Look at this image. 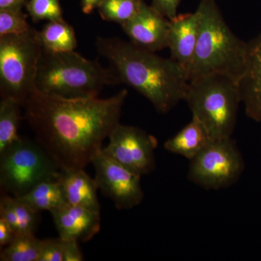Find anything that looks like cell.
I'll return each mask as SVG.
<instances>
[{"label": "cell", "mask_w": 261, "mask_h": 261, "mask_svg": "<svg viewBox=\"0 0 261 261\" xmlns=\"http://www.w3.org/2000/svg\"><path fill=\"white\" fill-rule=\"evenodd\" d=\"M127 96L123 89L106 99H66L34 90L23 104V117L61 171L84 168L120 123Z\"/></svg>", "instance_id": "obj_1"}, {"label": "cell", "mask_w": 261, "mask_h": 261, "mask_svg": "<svg viewBox=\"0 0 261 261\" xmlns=\"http://www.w3.org/2000/svg\"><path fill=\"white\" fill-rule=\"evenodd\" d=\"M96 47L121 83L147 98L158 112L167 113L185 100L188 74L172 58H161L116 37H98Z\"/></svg>", "instance_id": "obj_2"}, {"label": "cell", "mask_w": 261, "mask_h": 261, "mask_svg": "<svg viewBox=\"0 0 261 261\" xmlns=\"http://www.w3.org/2000/svg\"><path fill=\"white\" fill-rule=\"evenodd\" d=\"M198 39L189 82L211 74L228 75L238 82L246 65L247 42L228 27L215 0H200Z\"/></svg>", "instance_id": "obj_3"}, {"label": "cell", "mask_w": 261, "mask_h": 261, "mask_svg": "<svg viewBox=\"0 0 261 261\" xmlns=\"http://www.w3.org/2000/svg\"><path fill=\"white\" fill-rule=\"evenodd\" d=\"M121 84L113 68H106L74 51L53 53L42 49L35 90L66 99L97 97L105 87Z\"/></svg>", "instance_id": "obj_4"}, {"label": "cell", "mask_w": 261, "mask_h": 261, "mask_svg": "<svg viewBox=\"0 0 261 261\" xmlns=\"http://www.w3.org/2000/svg\"><path fill=\"white\" fill-rule=\"evenodd\" d=\"M184 101L211 140L231 137L242 103L238 80L226 75L211 74L190 81Z\"/></svg>", "instance_id": "obj_5"}, {"label": "cell", "mask_w": 261, "mask_h": 261, "mask_svg": "<svg viewBox=\"0 0 261 261\" xmlns=\"http://www.w3.org/2000/svg\"><path fill=\"white\" fill-rule=\"evenodd\" d=\"M42 46L39 32L32 28L18 35L0 37V93L21 105L35 90Z\"/></svg>", "instance_id": "obj_6"}, {"label": "cell", "mask_w": 261, "mask_h": 261, "mask_svg": "<svg viewBox=\"0 0 261 261\" xmlns=\"http://www.w3.org/2000/svg\"><path fill=\"white\" fill-rule=\"evenodd\" d=\"M60 168L37 141L20 137L0 152V188L15 197L25 195L38 184L56 179Z\"/></svg>", "instance_id": "obj_7"}, {"label": "cell", "mask_w": 261, "mask_h": 261, "mask_svg": "<svg viewBox=\"0 0 261 261\" xmlns=\"http://www.w3.org/2000/svg\"><path fill=\"white\" fill-rule=\"evenodd\" d=\"M244 169L243 155L230 137L211 140L190 161L187 177L205 190H220L237 183Z\"/></svg>", "instance_id": "obj_8"}, {"label": "cell", "mask_w": 261, "mask_h": 261, "mask_svg": "<svg viewBox=\"0 0 261 261\" xmlns=\"http://www.w3.org/2000/svg\"><path fill=\"white\" fill-rule=\"evenodd\" d=\"M104 153L140 176L153 172L158 141L139 127L118 123L108 137Z\"/></svg>", "instance_id": "obj_9"}, {"label": "cell", "mask_w": 261, "mask_h": 261, "mask_svg": "<svg viewBox=\"0 0 261 261\" xmlns=\"http://www.w3.org/2000/svg\"><path fill=\"white\" fill-rule=\"evenodd\" d=\"M92 163L99 190L118 210H130L140 205L144 199L142 176L111 159L102 149L94 156Z\"/></svg>", "instance_id": "obj_10"}, {"label": "cell", "mask_w": 261, "mask_h": 261, "mask_svg": "<svg viewBox=\"0 0 261 261\" xmlns=\"http://www.w3.org/2000/svg\"><path fill=\"white\" fill-rule=\"evenodd\" d=\"M169 24V19L143 2L137 15L121 27L130 42L155 53L168 47Z\"/></svg>", "instance_id": "obj_11"}, {"label": "cell", "mask_w": 261, "mask_h": 261, "mask_svg": "<svg viewBox=\"0 0 261 261\" xmlns=\"http://www.w3.org/2000/svg\"><path fill=\"white\" fill-rule=\"evenodd\" d=\"M50 213L57 231L63 240L86 243L100 230V212L66 203Z\"/></svg>", "instance_id": "obj_12"}, {"label": "cell", "mask_w": 261, "mask_h": 261, "mask_svg": "<svg viewBox=\"0 0 261 261\" xmlns=\"http://www.w3.org/2000/svg\"><path fill=\"white\" fill-rule=\"evenodd\" d=\"M200 15L198 10L178 15L170 20L168 47L171 58L187 72L191 66L198 39Z\"/></svg>", "instance_id": "obj_13"}, {"label": "cell", "mask_w": 261, "mask_h": 261, "mask_svg": "<svg viewBox=\"0 0 261 261\" xmlns=\"http://www.w3.org/2000/svg\"><path fill=\"white\" fill-rule=\"evenodd\" d=\"M247 45L246 65L239 81L242 103L249 118L261 122V34Z\"/></svg>", "instance_id": "obj_14"}, {"label": "cell", "mask_w": 261, "mask_h": 261, "mask_svg": "<svg viewBox=\"0 0 261 261\" xmlns=\"http://www.w3.org/2000/svg\"><path fill=\"white\" fill-rule=\"evenodd\" d=\"M57 179L61 185L67 203L100 212L97 197L99 187L95 179L91 178L84 168L61 171Z\"/></svg>", "instance_id": "obj_15"}, {"label": "cell", "mask_w": 261, "mask_h": 261, "mask_svg": "<svg viewBox=\"0 0 261 261\" xmlns=\"http://www.w3.org/2000/svg\"><path fill=\"white\" fill-rule=\"evenodd\" d=\"M211 141L203 126L192 117L191 121L176 135L164 143V148L171 153L182 156L189 161L195 159Z\"/></svg>", "instance_id": "obj_16"}, {"label": "cell", "mask_w": 261, "mask_h": 261, "mask_svg": "<svg viewBox=\"0 0 261 261\" xmlns=\"http://www.w3.org/2000/svg\"><path fill=\"white\" fill-rule=\"evenodd\" d=\"M39 214L16 197L2 195L0 217L9 224L15 234H34L39 224Z\"/></svg>", "instance_id": "obj_17"}, {"label": "cell", "mask_w": 261, "mask_h": 261, "mask_svg": "<svg viewBox=\"0 0 261 261\" xmlns=\"http://www.w3.org/2000/svg\"><path fill=\"white\" fill-rule=\"evenodd\" d=\"M57 178L41 182L25 195L16 198L38 213L56 210L67 203L61 185Z\"/></svg>", "instance_id": "obj_18"}, {"label": "cell", "mask_w": 261, "mask_h": 261, "mask_svg": "<svg viewBox=\"0 0 261 261\" xmlns=\"http://www.w3.org/2000/svg\"><path fill=\"white\" fill-rule=\"evenodd\" d=\"M39 37L42 49L53 53L74 51L77 45L74 29L64 19L48 21Z\"/></svg>", "instance_id": "obj_19"}, {"label": "cell", "mask_w": 261, "mask_h": 261, "mask_svg": "<svg viewBox=\"0 0 261 261\" xmlns=\"http://www.w3.org/2000/svg\"><path fill=\"white\" fill-rule=\"evenodd\" d=\"M21 105L10 98H2L0 102V152L20 138L18 128L21 116Z\"/></svg>", "instance_id": "obj_20"}, {"label": "cell", "mask_w": 261, "mask_h": 261, "mask_svg": "<svg viewBox=\"0 0 261 261\" xmlns=\"http://www.w3.org/2000/svg\"><path fill=\"white\" fill-rule=\"evenodd\" d=\"M42 240L34 234H16L11 243L2 249L1 261H38Z\"/></svg>", "instance_id": "obj_21"}, {"label": "cell", "mask_w": 261, "mask_h": 261, "mask_svg": "<svg viewBox=\"0 0 261 261\" xmlns=\"http://www.w3.org/2000/svg\"><path fill=\"white\" fill-rule=\"evenodd\" d=\"M144 0H104L98 7L99 15L106 21L123 25L140 10Z\"/></svg>", "instance_id": "obj_22"}, {"label": "cell", "mask_w": 261, "mask_h": 261, "mask_svg": "<svg viewBox=\"0 0 261 261\" xmlns=\"http://www.w3.org/2000/svg\"><path fill=\"white\" fill-rule=\"evenodd\" d=\"M25 7L34 22L63 19L59 0H29Z\"/></svg>", "instance_id": "obj_23"}, {"label": "cell", "mask_w": 261, "mask_h": 261, "mask_svg": "<svg viewBox=\"0 0 261 261\" xmlns=\"http://www.w3.org/2000/svg\"><path fill=\"white\" fill-rule=\"evenodd\" d=\"M32 28L22 10H0V37L25 34Z\"/></svg>", "instance_id": "obj_24"}, {"label": "cell", "mask_w": 261, "mask_h": 261, "mask_svg": "<svg viewBox=\"0 0 261 261\" xmlns=\"http://www.w3.org/2000/svg\"><path fill=\"white\" fill-rule=\"evenodd\" d=\"M65 243L60 237L43 240L38 261H63Z\"/></svg>", "instance_id": "obj_25"}, {"label": "cell", "mask_w": 261, "mask_h": 261, "mask_svg": "<svg viewBox=\"0 0 261 261\" xmlns=\"http://www.w3.org/2000/svg\"><path fill=\"white\" fill-rule=\"evenodd\" d=\"M181 0H152L151 6L166 18L172 20L177 16Z\"/></svg>", "instance_id": "obj_26"}, {"label": "cell", "mask_w": 261, "mask_h": 261, "mask_svg": "<svg viewBox=\"0 0 261 261\" xmlns=\"http://www.w3.org/2000/svg\"><path fill=\"white\" fill-rule=\"evenodd\" d=\"M84 260L81 250L80 242L75 240H65L63 261H82Z\"/></svg>", "instance_id": "obj_27"}, {"label": "cell", "mask_w": 261, "mask_h": 261, "mask_svg": "<svg viewBox=\"0 0 261 261\" xmlns=\"http://www.w3.org/2000/svg\"><path fill=\"white\" fill-rule=\"evenodd\" d=\"M15 231L9 224L3 218L0 217V247L1 249L11 243L15 237Z\"/></svg>", "instance_id": "obj_28"}, {"label": "cell", "mask_w": 261, "mask_h": 261, "mask_svg": "<svg viewBox=\"0 0 261 261\" xmlns=\"http://www.w3.org/2000/svg\"><path fill=\"white\" fill-rule=\"evenodd\" d=\"M27 3V0H0V10H21Z\"/></svg>", "instance_id": "obj_29"}, {"label": "cell", "mask_w": 261, "mask_h": 261, "mask_svg": "<svg viewBox=\"0 0 261 261\" xmlns=\"http://www.w3.org/2000/svg\"><path fill=\"white\" fill-rule=\"evenodd\" d=\"M104 0H82V11L85 14H89L96 8H98L99 5Z\"/></svg>", "instance_id": "obj_30"}]
</instances>
